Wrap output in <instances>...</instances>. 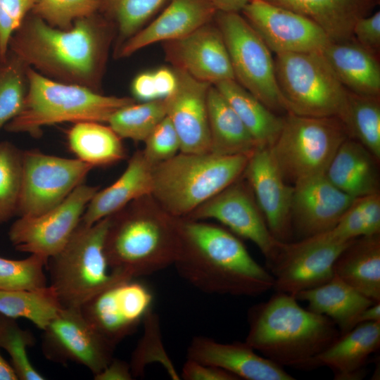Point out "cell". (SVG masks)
Segmentation results:
<instances>
[{"label": "cell", "mask_w": 380, "mask_h": 380, "mask_svg": "<svg viewBox=\"0 0 380 380\" xmlns=\"http://www.w3.org/2000/svg\"><path fill=\"white\" fill-rule=\"evenodd\" d=\"M39 0H0V60L6 58L10 40Z\"/></svg>", "instance_id": "cell-45"}, {"label": "cell", "mask_w": 380, "mask_h": 380, "mask_svg": "<svg viewBox=\"0 0 380 380\" xmlns=\"http://www.w3.org/2000/svg\"><path fill=\"white\" fill-rule=\"evenodd\" d=\"M166 52L175 68L198 80L214 85L234 80L222 35L212 21L181 39L167 42Z\"/></svg>", "instance_id": "cell-21"}, {"label": "cell", "mask_w": 380, "mask_h": 380, "mask_svg": "<svg viewBox=\"0 0 380 380\" xmlns=\"http://www.w3.org/2000/svg\"><path fill=\"white\" fill-rule=\"evenodd\" d=\"M177 85L165 97L166 116L172 123L180 141V152H210L208 117L209 83L195 79L184 70L174 68Z\"/></svg>", "instance_id": "cell-19"}, {"label": "cell", "mask_w": 380, "mask_h": 380, "mask_svg": "<svg viewBox=\"0 0 380 380\" xmlns=\"http://www.w3.org/2000/svg\"><path fill=\"white\" fill-rule=\"evenodd\" d=\"M217 11L240 13L250 0H209Z\"/></svg>", "instance_id": "cell-52"}, {"label": "cell", "mask_w": 380, "mask_h": 380, "mask_svg": "<svg viewBox=\"0 0 380 380\" xmlns=\"http://www.w3.org/2000/svg\"><path fill=\"white\" fill-rule=\"evenodd\" d=\"M187 357L214 366L246 380H293L283 367L266 358L246 342L223 343L196 336L187 350Z\"/></svg>", "instance_id": "cell-22"}, {"label": "cell", "mask_w": 380, "mask_h": 380, "mask_svg": "<svg viewBox=\"0 0 380 380\" xmlns=\"http://www.w3.org/2000/svg\"><path fill=\"white\" fill-rule=\"evenodd\" d=\"M153 74L159 99H165L173 92L177 85V77L173 69L160 68L153 72Z\"/></svg>", "instance_id": "cell-51"}, {"label": "cell", "mask_w": 380, "mask_h": 380, "mask_svg": "<svg viewBox=\"0 0 380 380\" xmlns=\"http://www.w3.org/2000/svg\"><path fill=\"white\" fill-rule=\"evenodd\" d=\"M214 86L249 131L259 148H270L278 137L284 116L275 113L235 80Z\"/></svg>", "instance_id": "cell-32"}, {"label": "cell", "mask_w": 380, "mask_h": 380, "mask_svg": "<svg viewBox=\"0 0 380 380\" xmlns=\"http://www.w3.org/2000/svg\"><path fill=\"white\" fill-rule=\"evenodd\" d=\"M334 275L374 302H380V236L353 240L334 265Z\"/></svg>", "instance_id": "cell-30"}, {"label": "cell", "mask_w": 380, "mask_h": 380, "mask_svg": "<svg viewBox=\"0 0 380 380\" xmlns=\"http://www.w3.org/2000/svg\"><path fill=\"white\" fill-rule=\"evenodd\" d=\"M350 137L340 119L287 113L269 148L286 181L293 184L324 174L341 144Z\"/></svg>", "instance_id": "cell-9"}, {"label": "cell", "mask_w": 380, "mask_h": 380, "mask_svg": "<svg viewBox=\"0 0 380 380\" xmlns=\"http://www.w3.org/2000/svg\"><path fill=\"white\" fill-rule=\"evenodd\" d=\"M62 308L55 290L51 286L0 291L1 313L14 319H26L42 331Z\"/></svg>", "instance_id": "cell-34"}, {"label": "cell", "mask_w": 380, "mask_h": 380, "mask_svg": "<svg viewBox=\"0 0 380 380\" xmlns=\"http://www.w3.org/2000/svg\"><path fill=\"white\" fill-rule=\"evenodd\" d=\"M182 377L186 380H238L224 369L189 359L183 366Z\"/></svg>", "instance_id": "cell-48"}, {"label": "cell", "mask_w": 380, "mask_h": 380, "mask_svg": "<svg viewBox=\"0 0 380 380\" xmlns=\"http://www.w3.org/2000/svg\"><path fill=\"white\" fill-rule=\"evenodd\" d=\"M225 43L234 80L277 114L287 113L279 91L272 51L237 12L217 11L214 18Z\"/></svg>", "instance_id": "cell-10"}, {"label": "cell", "mask_w": 380, "mask_h": 380, "mask_svg": "<svg viewBox=\"0 0 380 380\" xmlns=\"http://www.w3.org/2000/svg\"><path fill=\"white\" fill-rule=\"evenodd\" d=\"M250 156L179 152L153 166L151 196L170 215L186 218L235 182Z\"/></svg>", "instance_id": "cell-5"}, {"label": "cell", "mask_w": 380, "mask_h": 380, "mask_svg": "<svg viewBox=\"0 0 380 380\" xmlns=\"http://www.w3.org/2000/svg\"><path fill=\"white\" fill-rule=\"evenodd\" d=\"M68 142L77 158L94 167L115 163L125 158L121 138L98 122H79L68 132Z\"/></svg>", "instance_id": "cell-33"}, {"label": "cell", "mask_w": 380, "mask_h": 380, "mask_svg": "<svg viewBox=\"0 0 380 380\" xmlns=\"http://www.w3.org/2000/svg\"><path fill=\"white\" fill-rule=\"evenodd\" d=\"M181 246L174 265L191 285L206 293L257 296L274 287V277L224 228L180 218Z\"/></svg>", "instance_id": "cell-2"}, {"label": "cell", "mask_w": 380, "mask_h": 380, "mask_svg": "<svg viewBox=\"0 0 380 380\" xmlns=\"http://www.w3.org/2000/svg\"><path fill=\"white\" fill-rule=\"evenodd\" d=\"M93 168L77 158L23 151L19 217L41 215L63 202Z\"/></svg>", "instance_id": "cell-11"}, {"label": "cell", "mask_w": 380, "mask_h": 380, "mask_svg": "<svg viewBox=\"0 0 380 380\" xmlns=\"http://www.w3.org/2000/svg\"><path fill=\"white\" fill-rule=\"evenodd\" d=\"M0 380H18L11 365L0 353Z\"/></svg>", "instance_id": "cell-54"}, {"label": "cell", "mask_w": 380, "mask_h": 380, "mask_svg": "<svg viewBox=\"0 0 380 380\" xmlns=\"http://www.w3.org/2000/svg\"><path fill=\"white\" fill-rule=\"evenodd\" d=\"M165 116V99H159L124 106L116 110L107 122L121 139L144 141Z\"/></svg>", "instance_id": "cell-37"}, {"label": "cell", "mask_w": 380, "mask_h": 380, "mask_svg": "<svg viewBox=\"0 0 380 380\" xmlns=\"http://www.w3.org/2000/svg\"><path fill=\"white\" fill-rule=\"evenodd\" d=\"M275 75L288 113L343 118L348 90L319 51L276 54Z\"/></svg>", "instance_id": "cell-8"}, {"label": "cell", "mask_w": 380, "mask_h": 380, "mask_svg": "<svg viewBox=\"0 0 380 380\" xmlns=\"http://www.w3.org/2000/svg\"><path fill=\"white\" fill-rule=\"evenodd\" d=\"M113 25L97 12L61 30L30 12L9 46L13 54L42 75L98 91Z\"/></svg>", "instance_id": "cell-1"}, {"label": "cell", "mask_w": 380, "mask_h": 380, "mask_svg": "<svg viewBox=\"0 0 380 380\" xmlns=\"http://www.w3.org/2000/svg\"><path fill=\"white\" fill-rule=\"evenodd\" d=\"M290 9L318 26L331 42L353 38L356 22L372 13L380 0H264Z\"/></svg>", "instance_id": "cell-25"}, {"label": "cell", "mask_w": 380, "mask_h": 380, "mask_svg": "<svg viewBox=\"0 0 380 380\" xmlns=\"http://www.w3.org/2000/svg\"><path fill=\"white\" fill-rule=\"evenodd\" d=\"M353 241H329L315 235L296 243L283 242L278 259L270 269L273 289L294 296L329 281L334 276L336 259Z\"/></svg>", "instance_id": "cell-14"}, {"label": "cell", "mask_w": 380, "mask_h": 380, "mask_svg": "<svg viewBox=\"0 0 380 380\" xmlns=\"http://www.w3.org/2000/svg\"><path fill=\"white\" fill-rule=\"evenodd\" d=\"M23 108L6 129L38 137L42 127L61 122H107L118 109L135 103L134 98L103 95L99 91L46 77L30 66Z\"/></svg>", "instance_id": "cell-6"}, {"label": "cell", "mask_w": 380, "mask_h": 380, "mask_svg": "<svg viewBox=\"0 0 380 380\" xmlns=\"http://www.w3.org/2000/svg\"><path fill=\"white\" fill-rule=\"evenodd\" d=\"M355 198L335 186L324 174L293 184L291 229L301 239L332 229Z\"/></svg>", "instance_id": "cell-18"}, {"label": "cell", "mask_w": 380, "mask_h": 380, "mask_svg": "<svg viewBox=\"0 0 380 380\" xmlns=\"http://www.w3.org/2000/svg\"><path fill=\"white\" fill-rule=\"evenodd\" d=\"M380 347V322H365L342 334L316 358L315 367L330 368L334 379L356 380L365 374L370 355Z\"/></svg>", "instance_id": "cell-26"}, {"label": "cell", "mask_w": 380, "mask_h": 380, "mask_svg": "<svg viewBox=\"0 0 380 380\" xmlns=\"http://www.w3.org/2000/svg\"><path fill=\"white\" fill-rule=\"evenodd\" d=\"M145 143L143 154L147 161L154 166L167 160L180 152L179 136L168 117L155 127Z\"/></svg>", "instance_id": "cell-44"}, {"label": "cell", "mask_w": 380, "mask_h": 380, "mask_svg": "<svg viewBox=\"0 0 380 380\" xmlns=\"http://www.w3.org/2000/svg\"><path fill=\"white\" fill-rule=\"evenodd\" d=\"M131 88L134 97L143 102L159 99L153 72L139 73L134 78Z\"/></svg>", "instance_id": "cell-49"}, {"label": "cell", "mask_w": 380, "mask_h": 380, "mask_svg": "<svg viewBox=\"0 0 380 380\" xmlns=\"http://www.w3.org/2000/svg\"><path fill=\"white\" fill-rule=\"evenodd\" d=\"M180 246V218L151 195L109 216L104 249L112 272L129 279L156 272L175 264Z\"/></svg>", "instance_id": "cell-4"}, {"label": "cell", "mask_w": 380, "mask_h": 380, "mask_svg": "<svg viewBox=\"0 0 380 380\" xmlns=\"http://www.w3.org/2000/svg\"><path fill=\"white\" fill-rule=\"evenodd\" d=\"M298 301L276 291L251 307L245 342L281 367L313 369L317 357L341 334L329 318L302 308Z\"/></svg>", "instance_id": "cell-3"}, {"label": "cell", "mask_w": 380, "mask_h": 380, "mask_svg": "<svg viewBox=\"0 0 380 380\" xmlns=\"http://www.w3.org/2000/svg\"><path fill=\"white\" fill-rule=\"evenodd\" d=\"M380 97L348 91L341 122L349 137L360 142L377 160L380 158Z\"/></svg>", "instance_id": "cell-35"}, {"label": "cell", "mask_w": 380, "mask_h": 380, "mask_svg": "<svg viewBox=\"0 0 380 380\" xmlns=\"http://www.w3.org/2000/svg\"><path fill=\"white\" fill-rule=\"evenodd\" d=\"M42 331V351L50 361L80 365L95 375L113 358L116 346L87 320L80 308H62Z\"/></svg>", "instance_id": "cell-13"}, {"label": "cell", "mask_w": 380, "mask_h": 380, "mask_svg": "<svg viewBox=\"0 0 380 380\" xmlns=\"http://www.w3.org/2000/svg\"><path fill=\"white\" fill-rule=\"evenodd\" d=\"M98 190L82 183L53 208L37 216L19 217L8 231L11 243L20 252L46 259L54 255L67 243Z\"/></svg>", "instance_id": "cell-12"}, {"label": "cell", "mask_w": 380, "mask_h": 380, "mask_svg": "<svg viewBox=\"0 0 380 380\" xmlns=\"http://www.w3.org/2000/svg\"><path fill=\"white\" fill-rule=\"evenodd\" d=\"M109 217L91 225L81 222L63 248L47 260L50 285L63 308H80L95 295L127 277L112 272L104 243Z\"/></svg>", "instance_id": "cell-7"}, {"label": "cell", "mask_w": 380, "mask_h": 380, "mask_svg": "<svg viewBox=\"0 0 380 380\" xmlns=\"http://www.w3.org/2000/svg\"><path fill=\"white\" fill-rule=\"evenodd\" d=\"M240 13L275 54L320 51L331 42L308 18L264 0H250Z\"/></svg>", "instance_id": "cell-17"}, {"label": "cell", "mask_w": 380, "mask_h": 380, "mask_svg": "<svg viewBox=\"0 0 380 380\" xmlns=\"http://www.w3.org/2000/svg\"><path fill=\"white\" fill-rule=\"evenodd\" d=\"M272 234L286 242L291 232L293 186L287 184L269 148H258L243 172Z\"/></svg>", "instance_id": "cell-20"}, {"label": "cell", "mask_w": 380, "mask_h": 380, "mask_svg": "<svg viewBox=\"0 0 380 380\" xmlns=\"http://www.w3.org/2000/svg\"><path fill=\"white\" fill-rule=\"evenodd\" d=\"M294 297L308 309L329 318L344 334L357 325L361 312L375 303L334 275L329 281L300 291Z\"/></svg>", "instance_id": "cell-28"}, {"label": "cell", "mask_w": 380, "mask_h": 380, "mask_svg": "<svg viewBox=\"0 0 380 380\" xmlns=\"http://www.w3.org/2000/svg\"><path fill=\"white\" fill-rule=\"evenodd\" d=\"M217 12L209 0H170L156 19L120 46L118 55L127 57L152 44L181 39L211 22Z\"/></svg>", "instance_id": "cell-23"}, {"label": "cell", "mask_w": 380, "mask_h": 380, "mask_svg": "<svg viewBox=\"0 0 380 380\" xmlns=\"http://www.w3.org/2000/svg\"><path fill=\"white\" fill-rule=\"evenodd\" d=\"M133 377L130 365L114 357L100 372L94 375L96 380H131Z\"/></svg>", "instance_id": "cell-50"}, {"label": "cell", "mask_w": 380, "mask_h": 380, "mask_svg": "<svg viewBox=\"0 0 380 380\" xmlns=\"http://www.w3.org/2000/svg\"><path fill=\"white\" fill-rule=\"evenodd\" d=\"M149 289L134 279L119 281L101 291L80 308L87 320L116 346L134 331L151 310Z\"/></svg>", "instance_id": "cell-16"}, {"label": "cell", "mask_w": 380, "mask_h": 380, "mask_svg": "<svg viewBox=\"0 0 380 380\" xmlns=\"http://www.w3.org/2000/svg\"><path fill=\"white\" fill-rule=\"evenodd\" d=\"M374 160L360 142L348 137L336 151L324 175L335 186L353 198L378 193Z\"/></svg>", "instance_id": "cell-29"}, {"label": "cell", "mask_w": 380, "mask_h": 380, "mask_svg": "<svg viewBox=\"0 0 380 380\" xmlns=\"http://www.w3.org/2000/svg\"><path fill=\"white\" fill-rule=\"evenodd\" d=\"M144 320L146 321L144 334L135 349L129 364L134 376L141 375L145 365L153 361L152 352L166 355L162 347L156 317L150 310Z\"/></svg>", "instance_id": "cell-46"}, {"label": "cell", "mask_w": 380, "mask_h": 380, "mask_svg": "<svg viewBox=\"0 0 380 380\" xmlns=\"http://www.w3.org/2000/svg\"><path fill=\"white\" fill-rule=\"evenodd\" d=\"M165 0H99V12L117 28L120 46L139 31Z\"/></svg>", "instance_id": "cell-38"}, {"label": "cell", "mask_w": 380, "mask_h": 380, "mask_svg": "<svg viewBox=\"0 0 380 380\" xmlns=\"http://www.w3.org/2000/svg\"><path fill=\"white\" fill-rule=\"evenodd\" d=\"M13 55L0 66V129L20 113L27 89V65Z\"/></svg>", "instance_id": "cell-41"}, {"label": "cell", "mask_w": 380, "mask_h": 380, "mask_svg": "<svg viewBox=\"0 0 380 380\" xmlns=\"http://www.w3.org/2000/svg\"><path fill=\"white\" fill-rule=\"evenodd\" d=\"M210 152L251 156L258 146L241 119L214 85L208 94Z\"/></svg>", "instance_id": "cell-31"}, {"label": "cell", "mask_w": 380, "mask_h": 380, "mask_svg": "<svg viewBox=\"0 0 380 380\" xmlns=\"http://www.w3.org/2000/svg\"><path fill=\"white\" fill-rule=\"evenodd\" d=\"M99 10V0H39L30 12L53 27L68 30Z\"/></svg>", "instance_id": "cell-43"}, {"label": "cell", "mask_w": 380, "mask_h": 380, "mask_svg": "<svg viewBox=\"0 0 380 380\" xmlns=\"http://www.w3.org/2000/svg\"><path fill=\"white\" fill-rule=\"evenodd\" d=\"M379 233L380 196L376 193L356 198L332 229L317 235L326 241L348 242Z\"/></svg>", "instance_id": "cell-36"}, {"label": "cell", "mask_w": 380, "mask_h": 380, "mask_svg": "<svg viewBox=\"0 0 380 380\" xmlns=\"http://www.w3.org/2000/svg\"><path fill=\"white\" fill-rule=\"evenodd\" d=\"M374 322H380V302H375L364 309L357 317V325Z\"/></svg>", "instance_id": "cell-53"}, {"label": "cell", "mask_w": 380, "mask_h": 380, "mask_svg": "<svg viewBox=\"0 0 380 380\" xmlns=\"http://www.w3.org/2000/svg\"><path fill=\"white\" fill-rule=\"evenodd\" d=\"M152 168L142 151H137L120 177L108 187L95 193L80 222L91 225L115 214L131 202L151 195Z\"/></svg>", "instance_id": "cell-27"}, {"label": "cell", "mask_w": 380, "mask_h": 380, "mask_svg": "<svg viewBox=\"0 0 380 380\" xmlns=\"http://www.w3.org/2000/svg\"><path fill=\"white\" fill-rule=\"evenodd\" d=\"M23 155L13 144L0 143V224L18 214Z\"/></svg>", "instance_id": "cell-40"}, {"label": "cell", "mask_w": 380, "mask_h": 380, "mask_svg": "<svg viewBox=\"0 0 380 380\" xmlns=\"http://www.w3.org/2000/svg\"><path fill=\"white\" fill-rule=\"evenodd\" d=\"M35 343L33 334L20 327L16 319L0 312V348L11 357V364L20 380H44L45 377L32 364L27 349Z\"/></svg>", "instance_id": "cell-39"}, {"label": "cell", "mask_w": 380, "mask_h": 380, "mask_svg": "<svg viewBox=\"0 0 380 380\" xmlns=\"http://www.w3.org/2000/svg\"><path fill=\"white\" fill-rule=\"evenodd\" d=\"M186 218L215 220L233 233L250 240L264 255L270 270L280 254L283 242L272 234L256 202L246 188L236 181L205 201Z\"/></svg>", "instance_id": "cell-15"}, {"label": "cell", "mask_w": 380, "mask_h": 380, "mask_svg": "<svg viewBox=\"0 0 380 380\" xmlns=\"http://www.w3.org/2000/svg\"><path fill=\"white\" fill-rule=\"evenodd\" d=\"M46 258L30 254L12 260L0 257V291L32 289L47 286Z\"/></svg>", "instance_id": "cell-42"}, {"label": "cell", "mask_w": 380, "mask_h": 380, "mask_svg": "<svg viewBox=\"0 0 380 380\" xmlns=\"http://www.w3.org/2000/svg\"><path fill=\"white\" fill-rule=\"evenodd\" d=\"M353 37L362 46L379 56L380 11L359 19L354 25Z\"/></svg>", "instance_id": "cell-47"}, {"label": "cell", "mask_w": 380, "mask_h": 380, "mask_svg": "<svg viewBox=\"0 0 380 380\" xmlns=\"http://www.w3.org/2000/svg\"><path fill=\"white\" fill-rule=\"evenodd\" d=\"M319 52L348 91L380 97L378 55L362 46L353 38L329 42Z\"/></svg>", "instance_id": "cell-24"}]
</instances>
